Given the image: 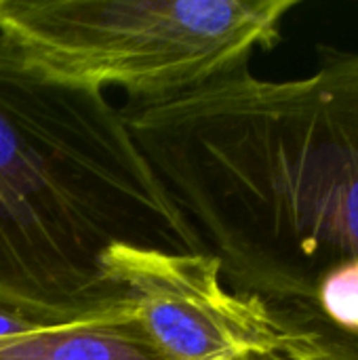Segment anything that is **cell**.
Instances as JSON below:
<instances>
[{"label": "cell", "mask_w": 358, "mask_h": 360, "mask_svg": "<svg viewBox=\"0 0 358 360\" xmlns=\"http://www.w3.org/2000/svg\"><path fill=\"white\" fill-rule=\"evenodd\" d=\"M114 245L205 253L120 108L0 30V304L59 321L127 308L103 272Z\"/></svg>", "instance_id": "7a4b0ae2"}, {"label": "cell", "mask_w": 358, "mask_h": 360, "mask_svg": "<svg viewBox=\"0 0 358 360\" xmlns=\"http://www.w3.org/2000/svg\"><path fill=\"white\" fill-rule=\"evenodd\" d=\"M0 360H167L127 308L0 335Z\"/></svg>", "instance_id": "5b68a950"}, {"label": "cell", "mask_w": 358, "mask_h": 360, "mask_svg": "<svg viewBox=\"0 0 358 360\" xmlns=\"http://www.w3.org/2000/svg\"><path fill=\"white\" fill-rule=\"evenodd\" d=\"M122 118L224 283L276 312L358 262V49L321 44L312 74L249 65Z\"/></svg>", "instance_id": "6da1fadb"}, {"label": "cell", "mask_w": 358, "mask_h": 360, "mask_svg": "<svg viewBox=\"0 0 358 360\" xmlns=\"http://www.w3.org/2000/svg\"><path fill=\"white\" fill-rule=\"evenodd\" d=\"M300 0H0V30L46 76L158 101L249 65Z\"/></svg>", "instance_id": "3957f363"}, {"label": "cell", "mask_w": 358, "mask_h": 360, "mask_svg": "<svg viewBox=\"0 0 358 360\" xmlns=\"http://www.w3.org/2000/svg\"><path fill=\"white\" fill-rule=\"evenodd\" d=\"M289 335L272 350L245 360H358V335L338 331L310 312H279Z\"/></svg>", "instance_id": "8992f818"}, {"label": "cell", "mask_w": 358, "mask_h": 360, "mask_svg": "<svg viewBox=\"0 0 358 360\" xmlns=\"http://www.w3.org/2000/svg\"><path fill=\"white\" fill-rule=\"evenodd\" d=\"M103 272L167 360H245L289 335L276 310L224 283L209 253L114 245L103 255Z\"/></svg>", "instance_id": "277c9868"}]
</instances>
